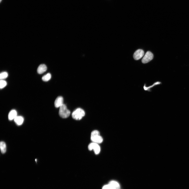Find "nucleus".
Returning <instances> with one entry per match:
<instances>
[{
    "instance_id": "nucleus-17",
    "label": "nucleus",
    "mask_w": 189,
    "mask_h": 189,
    "mask_svg": "<svg viewBox=\"0 0 189 189\" xmlns=\"http://www.w3.org/2000/svg\"><path fill=\"white\" fill-rule=\"evenodd\" d=\"M102 189H115L112 185L109 184L104 186Z\"/></svg>"
},
{
    "instance_id": "nucleus-8",
    "label": "nucleus",
    "mask_w": 189,
    "mask_h": 189,
    "mask_svg": "<svg viewBox=\"0 0 189 189\" xmlns=\"http://www.w3.org/2000/svg\"><path fill=\"white\" fill-rule=\"evenodd\" d=\"M47 67L44 64H41L39 65L37 69V72L39 74H41L45 72L47 70Z\"/></svg>"
},
{
    "instance_id": "nucleus-7",
    "label": "nucleus",
    "mask_w": 189,
    "mask_h": 189,
    "mask_svg": "<svg viewBox=\"0 0 189 189\" xmlns=\"http://www.w3.org/2000/svg\"><path fill=\"white\" fill-rule=\"evenodd\" d=\"M63 98L62 96H58L56 98L55 101V106L56 108L60 107L63 104Z\"/></svg>"
},
{
    "instance_id": "nucleus-16",
    "label": "nucleus",
    "mask_w": 189,
    "mask_h": 189,
    "mask_svg": "<svg viewBox=\"0 0 189 189\" xmlns=\"http://www.w3.org/2000/svg\"><path fill=\"white\" fill-rule=\"evenodd\" d=\"M7 83L6 81L3 80H1L0 81V88L1 89L3 88L7 85Z\"/></svg>"
},
{
    "instance_id": "nucleus-14",
    "label": "nucleus",
    "mask_w": 189,
    "mask_h": 189,
    "mask_svg": "<svg viewBox=\"0 0 189 189\" xmlns=\"http://www.w3.org/2000/svg\"><path fill=\"white\" fill-rule=\"evenodd\" d=\"M51 74L48 73L43 76L42 79L44 81H48L51 79Z\"/></svg>"
},
{
    "instance_id": "nucleus-18",
    "label": "nucleus",
    "mask_w": 189,
    "mask_h": 189,
    "mask_svg": "<svg viewBox=\"0 0 189 189\" xmlns=\"http://www.w3.org/2000/svg\"><path fill=\"white\" fill-rule=\"evenodd\" d=\"M2 0H0V2H1Z\"/></svg>"
},
{
    "instance_id": "nucleus-3",
    "label": "nucleus",
    "mask_w": 189,
    "mask_h": 189,
    "mask_svg": "<svg viewBox=\"0 0 189 189\" xmlns=\"http://www.w3.org/2000/svg\"><path fill=\"white\" fill-rule=\"evenodd\" d=\"M70 114V111L67 109L65 104H63L60 107L59 114L61 117L66 118L69 116Z\"/></svg>"
},
{
    "instance_id": "nucleus-13",
    "label": "nucleus",
    "mask_w": 189,
    "mask_h": 189,
    "mask_svg": "<svg viewBox=\"0 0 189 189\" xmlns=\"http://www.w3.org/2000/svg\"><path fill=\"white\" fill-rule=\"evenodd\" d=\"M0 148L2 153H4L6 150V143L3 141H1L0 143Z\"/></svg>"
},
{
    "instance_id": "nucleus-1",
    "label": "nucleus",
    "mask_w": 189,
    "mask_h": 189,
    "mask_svg": "<svg viewBox=\"0 0 189 189\" xmlns=\"http://www.w3.org/2000/svg\"><path fill=\"white\" fill-rule=\"evenodd\" d=\"M91 139L93 142L98 144L102 143L103 141L102 138L100 136L99 132L97 130L93 131L91 133Z\"/></svg>"
},
{
    "instance_id": "nucleus-4",
    "label": "nucleus",
    "mask_w": 189,
    "mask_h": 189,
    "mask_svg": "<svg viewBox=\"0 0 189 189\" xmlns=\"http://www.w3.org/2000/svg\"><path fill=\"white\" fill-rule=\"evenodd\" d=\"M88 148L90 151L93 150L96 154H99L100 151V148L98 144L92 142L90 143L88 145Z\"/></svg>"
},
{
    "instance_id": "nucleus-6",
    "label": "nucleus",
    "mask_w": 189,
    "mask_h": 189,
    "mask_svg": "<svg viewBox=\"0 0 189 189\" xmlns=\"http://www.w3.org/2000/svg\"><path fill=\"white\" fill-rule=\"evenodd\" d=\"M144 54V51L143 50L138 49L134 53L133 55V58L135 60H138L143 56Z\"/></svg>"
},
{
    "instance_id": "nucleus-9",
    "label": "nucleus",
    "mask_w": 189,
    "mask_h": 189,
    "mask_svg": "<svg viewBox=\"0 0 189 189\" xmlns=\"http://www.w3.org/2000/svg\"><path fill=\"white\" fill-rule=\"evenodd\" d=\"M17 112L14 109L12 110L9 112L8 115V118L9 120L14 119L17 116Z\"/></svg>"
},
{
    "instance_id": "nucleus-11",
    "label": "nucleus",
    "mask_w": 189,
    "mask_h": 189,
    "mask_svg": "<svg viewBox=\"0 0 189 189\" xmlns=\"http://www.w3.org/2000/svg\"><path fill=\"white\" fill-rule=\"evenodd\" d=\"M24 120L23 118L21 116H17L14 119L15 123L18 125H21L23 124Z\"/></svg>"
},
{
    "instance_id": "nucleus-12",
    "label": "nucleus",
    "mask_w": 189,
    "mask_h": 189,
    "mask_svg": "<svg viewBox=\"0 0 189 189\" xmlns=\"http://www.w3.org/2000/svg\"><path fill=\"white\" fill-rule=\"evenodd\" d=\"M109 184L112 185L115 189H120V186L119 183L115 181H110Z\"/></svg>"
},
{
    "instance_id": "nucleus-15",
    "label": "nucleus",
    "mask_w": 189,
    "mask_h": 189,
    "mask_svg": "<svg viewBox=\"0 0 189 189\" xmlns=\"http://www.w3.org/2000/svg\"><path fill=\"white\" fill-rule=\"evenodd\" d=\"M8 76V74L6 72H3L0 74V78L2 80L7 78Z\"/></svg>"
},
{
    "instance_id": "nucleus-10",
    "label": "nucleus",
    "mask_w": 189,
    "mask_h": 189,
    "mask_svg": "<svg viewBox=\"0 0 189 189\" xmlns=\"http://www.w3.org/2000/svg\"><path fill=\"white\" fill-rule=\"evenodd\" d=\"M161 83L159 81L156 82L154 83L152 85L149 86H146L145 83L144 84L143 88L144 90L145 91H151V88L153 87L154 86L160 84Z\"/></svg>"
},
{
    "instance_id": "nucleus-2",
    "label": "nucleus",
    "mask_w": 189,
    "mask_h": 189,
    "mask_svg": "<svg viewBox=\"0 0 189 189\" xmlns=\"http://www.w3.org/2000/svg\"><path fill=\"white\" fill-rule=\"evenodd\" d=\"M85 114L84 111L83 109L78 108L72 112V116L74 119L76 120H80L84 116Z\"/></svg>"
},
{
    "instance_id": "nucleus-5",
    "label": "nucleus",
    "mask_w": 189,
    "mask_h": 189,
    "mask_svg": "<svg viewBox=\"0 0 189 189\" xmlns=\"http://www.w3.org/2000/svg\"><path fill=\"white\" fill-rule=\"evenodd\" d=\"M153 55L149 51H147L142 59V62L144 64L148 63L153 59Z\"/></svg>"
}]
</instances>
